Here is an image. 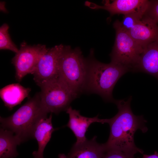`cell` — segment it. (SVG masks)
Here are the masks:
<instances>
[{
	"instance_id": "cell-20",
	"label": "cell",
	"mask_w": 158,
	"mask_h": 158,
	"mask_svg": "<svg viewBox=\"0 0 158 158\" xmlns=\"http://www.w3.org/2000/svg\"><path fill=\"white\" fill-rule=\"evenodd\" d=\"M133 154L114 149L106 150L102 158H134Z\"/></svg>"
},
{
	"instance_id": "cell-13",
	"label": "cell",
	"mask_w": 158,
	"mask_h": 158,
	"mask_svg": "<svg viewBox=\"0 0 158 158\" xmlns=\"http://www.w3.org/2000/svg\"><path fill=\"white\" fill-rule=\"evenodd\" d=\"M133 72H142L150 75L158 80V39L144 49Z\"/></svg>"
},
{
	"instance_id": "cell-10",
	"label": "cell",
	"mask_w": 158,
	"mask_h": 158,
	"mask_svg": "<svg viewBox=\"0 0 158 158\" xmlns=\"http://www.w3.org/2000/svg\"><path fill=\"white\" fill-rule=\"evenodd\" d=\"M66 111L69 115V119L65 126L69 128L75 136L76 141L74 144L75 145L82 143L87 140L85 133L91 124L95 122L106 123V119H100L98 115L92 118L83 116L79 111L73 109L71 106Z\"/></svg>"
},
{
	"instance_id": "cell-21",
	"label": "cell",
	"mask_w": 158,
	"mask_h": 158,
	"mask_svg": "<svg viewBox=\"0 0 158 158\" xmlns=\"http://www.w3.org/2000/svg\"><path fill=\"white\" fill-rule=\"evenodd\" d=\"M142 158H158V153L155 151L154 152V153L152 154H143Z\"/></svg>"
},
{
	"instance_id": "cell-6",
	"label": "cell",
	"mask_w": 158,
	"mask_h": 158,
	"mask_svg": "<svg viewBox=\"0 0 158 158\" xmlns=\"http://www.w3.org/2000/svg\"><path fill=\"white\" fill-rule=\"evenodd\" d=\"M40 102L44 110L58 114L66 111L72 102L76 97L59 75L39 86Z\"/></svg>"
},
{
	"instance_id": "cell-3",
	"label": "cell",
	"mask_w": 158,
	"mask_h": 158,
	"mask_svg": "<svg viewBox=\"0 0 158 158\" xmlns=\"http://www.w3.org/2000/svg\"><path fill=\"white\" fill-rule=\"evenodd\" d=\"M47 114L42 107L40 92L37 93L10 116H1L0 126L13 132L22 143L32 138L36 125Z\"/></svg>"
},
{
	"instance_id": "cell-5",
	"label": "cell",
	"mask_w": 158,
	"mask_h": 158,
	"mask_svg": "<svg viewBox=\"0 0 158 158\" xmlns=\"http://www.w3.org/2000/svg\"><path fill=\"white\" fill-rule=\"evenodd\" d=\"M113 27L115 30V41L110 54L111 62L121 65L133 71L143 51V48L116 20Z\"/></svg>"
},
{
	"instance_id": "cell-1",
	"label": "cell",
	"mask_w": 158,
	"mask_h": 158,
	"mask_svg": "<svg viewBox=\"0 0 158 158\" xmlns=\"http://www.w3.org/2000/svg\"><path fill=\"white\" fill-rule=\"evenodd\" d=\"M132 98L130 96L126 100H115L114 103L118 111L113 117L107 119L110 132L107 141L104 144L106 150L116 149L133 154L143 153V150L135 144L134 135L138 129L143 133L147 131L145 125L147 121L142 116H136L133 113L130 107Z\"/></svg>"
},
{
	"instance_id": "cell-16",
	"label": "cell",
	"mask_w": 158,
	"mask_h": 158,
	"mask_svg": "<svg viewBox=\"0 0 158 158\" xmlns=\"http://www.w3.org/2000/svg\"><path fill=\"white\" fill-rule=\"evenodd\" d=\"M21 142L12 132L2 128L0 129V158H14L19 154L16 147Z\"/></svg>"
},
{
	"instance_id": "cell-12",
	"label": "cell",
	"mask_w": 158,
	"mask_h": 158,
	"mask_svg": "<svg viewBox=\"0 0 158 158\" xmlns=\"http://www.w3.org/2000/svg\"><path fill=\"white\" fill-rule=\"evenodd\" d=\"M97 137L82 143L74 144L67 155L60 154L58 158H102L106 151L104 144L97 142Z\"/></svg>"
},
{
	"instance_id": "cell-2",
	"label": "cell",
	"mask_w": 158,
	"mask_h": 158,
	"mask_svg": "<svg viewBox=\"0 0 158 158\" xmlns=\"http://www.w3.org/2000/svg\"><path fill=\"white\" fill-rule=\"evenodd\" d=\"M87 68L84 91L99 95L106 102L114 103L113 89L118 80L129 71L127 68L111 62L104 63L93 57L87 60Z\"/></svg>"
},
{
	"instance_id": "cell-14",
	"label": "cell",
	"mask_w": 158,
	"mask_h": 158,
	"mask_svg": "<svg viewBox=\"0 0 158 158\" xmlns=\"http://www.w3.org/2000/svg\"><path fill=\"white\" fill-rule=\"evenodd\" d=\"M52 114L48 118L41 119L34 130L32 138L36 140L38 145V150L32 153L34 158H44V149L51 139L52 133L57 129L54 128L52 126Z\"/></svg>"
},
{
	"instance_id": "cell-4",
	"label": "cell",
	"mask_w": 158,
	"mask_h": 158,
	"mask_svg": "<svg viewBox=\"0 0 158 158\" xmlns=\"http://www.w3.org/2000/svg\"><path fill=\"white\" fill-rule=\"evenodd\" d=\"M87 64L78 48L65 46L59 66V75L77 98L84 91Z\"/></svg>"
},
{
	"instance_id": "cell-7",
	"label": "cell",
	"mask_w": 158,
	"mask_h": 158,
	"mask_svg": "<svg viewBox=\"0 0 158 158\" xmlns=\"http://www.w3.org/2000/svg\"><path fill=\"white\" fill-rule=\"evenodd\" d=\"M47 49L44 45L31 46L25 42L21 44L20 49L12 59L17 81L20 82L27 74H32L39 60Z\"/></svg>"
},
{
	"instance_id": "cell-19",
	"label": "cell",
	"mask_w": 158,
	"mask_h": 158,
	"mask_svg": "<svg viewBox=\"0 0 158 158\" xmlns=\"http://www.w3.org/2000/svg\"><path fill=\"white\" fill-rule=\"evenodd\" d=\"M144 15L154 21L158 26V0H149Z\"/></svg>"
},
{
	"instance_id": "cell-8",
	"label": "cell",
	"mask_w": 158,
	"mask_h": 158,
	"mask_svg": "<svg viewBox=\"0 0 158 158\" xmlns=\"http://www.w3.org/2000/svg\"><path fill=\"white\" fill-rule=\"evenodd\" d=\"M64 46L61 44L48 48L39 60L32 74L38 86L59 76V62Z\"/></svg>"
},
{
	"instance_id": "cell-15",
	"label": "cell",
	"mask_w": 158,
	"mask_h": 158,
	"mask_svg": "<svg viewBox=\"0 0 158 158\" xmlns=\"http://www.w3.org/2000/svg\"><path fill=\"white\" fill-rule=\"evenodd\" d=\"M30 91V88L25 87L18 83H13L0 89V97L5 106L11 110L28 96Z\"/></svg>"
},
{
	"instance_id": "cell-18",
	"label": "cell",
	"mask_w": 158,
	"mask_h": 158,
	"mask_svg": "<svg viewBox=\"0 0 158 158\" xmlns=\"http://www.w3.org/2000/svg\"><path fill=\"white\" fill-rule=\"evenodd\" d=\"M144 13H137L124 15L121 24L125 30L128 31L141 19Z\"/></svg>"
},
{
	"instance_id": "cell-9",
	"label": "cell",
	"mask_w": 158,
	"mask_h": 158,
	"mask_svg": "<svg viewBox=\"0 0 158 158\" xmlns=\"http://www.w3.org/2000/svg\"><path fill=\"white\" fill-rule=\"evenodd\" d=\"M111 1L104 0L103 5L100 6L89 1H86L85 4L93 9L106 10L112 16L116 14L124 15L137 13H145L149 0H114Z\"/></svg>"
},
{
	"instance_id": "cell-11",
	"label": "cell",
	"mask_w": 158,
	"mask_h": 158,
	"mask_svg": "<svg viewBox=\"0 0 158 158\" xmlns=\"http://www.w3.org/2000/svg\"><path fill=\"white\" fill-rule=\"evenodd\" d=\"M130 35L143 49L149 44L158 39V26L144 14L130 30Z\"/></svg>"
},
{
	"instance_id": "cell-17",
	"label": "cell",
	"mask_w": 158,
	"mask_h": 158,
	"mask_svg": "<svg viewBox=\"0 0 158 158\" xmlns=\"http://www.w3.org/2000/svg\"><path fill=\"white\" fill-rule=\"evenodd\" d=\"M9 28L6 23L4 24L0 28V49L9 50L16 53L19 49L11 39L8 33Z\"/></svg>"
}]
</instances>
